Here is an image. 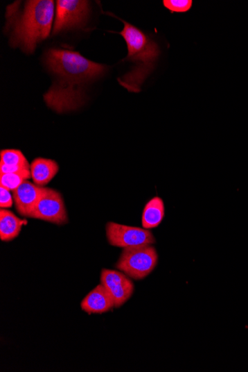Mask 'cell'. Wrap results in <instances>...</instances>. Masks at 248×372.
<instances>
[{
  "instance_id": "obj_1",
  "label": "cell",
  "mask_w": 248,
  "mask_h": 372,
  "mask_svg": "<svg viewBox=\"0 0 248 372\" xmlns=\"http://www.w3.org/2000/svg\"><path fill=\"white\" fill-rule=\"evenodd\" d=\"M45 62L55 81L44 94V100L51 109L59 113L79 108L86 99L84 88L87 83L107 69L79 52L67 49L48 50Z\"/></svg>"
},
{
  "instance_id": "obj_2",
  "label": "cell",
  "mask_w": 248,
  "mask_h": 372,
  "mask_svg": "<svg viewBox=\"0 0 248 372\" xmlns=\"http://www.w3.org/2000/svg\"><path fill=\"white\" fill-rule=\"evenodd\" d=\"M19 2L7 7L6 28L11 29L10 46L19 47L26 54H32L39 42L50 35L55 16L53 0L27 1L22 12Z\"/></svg>"
},
{
  "instance_id": "obj_3",
  "label": "cell",
  "mask_w": 248,
  "mask_h": 372,
  "mask_svg": "<svg viewBox=\"0 0 248 372\" xmlns=\"http://www.w3.org/2000/svg\"><path fill=\"white\" fill-rule=\"evenodd\" d=\"M123 24V28L119 33L128 49V55L123 61L133 63L132 69L118 79L121 86L130 92L139 93L141 87L156 68L161 49L146 33L126 21L117 17Z\"/></svg>"
},
{
  "instance_id": "obj_4",
  "label": "cell",
  "mask_w": 248,
  "mask_h": 372,
  "mask_svg": "<svg viewBox=\"0 0 248 372\" xmlns=\"http://www.w3.org/2000/svg\"><path fill=\"white\" fill-rule=\"evenodd\" d=\"M159 261L158 253L152 244L124 248L116 267L129 278L141 280L146 278Z\"/></svg>"
},
{
  "instance_id": "obj_5",
  "label": "cell",
  "mask_w": 248,
  "mask_h": 372,
  "mask_svg": "<svg viewBox=\"0 0 248 372\" xmlns=\"http://www.w3.org/2000/svg\"><path fill=\"white\" fill-rule=\"evenodd\" d=\"M106 232L111 246L123 249L156 243V238L152 232L144 228L109 222L106 226Z\"/></svg>"
},
{
  "instance_id": "obj_6",
  "label": "cell",
  "mask_w": 248,
  "mask_h": 372,
  "mask_svg": "<svg viewBox=\"0 0 248 372\" xmlns=\"http://www.w3.org/2000/svg\"><path fill=\"white\" fill-rule=\"evenodd\" d=\"M28 218L40 219L58 226L69 221L65 203L57 191L45 187L44 192Z\"/></svg>"
},
{
  "instance_id": "obj_7",
  "label": "cell",
  "mask_w": 248,
  "mask_h": 372,
  "mask_svg": "<svg viewBox=\"0 0 248 372\" xmlns=\"http://www.w3.org/2000/svg\"><path fill=\"white\" fill-rule=\"evenodd\" d=\"M88 1L82 0H58L57 1V14L53 28V35L61 31L81 26L84 24L89 15Z\"/></svg>"
},
{
  "instance_id": "obj_8",
  "label": "cell",
  "mask_w": 248,
  "mask_h": 372,
  "mask_svg": "<svg viewBox=\"0 0 248 372\" xmlns=\"http://www.w3.org/2000/svg\"><path fill=\"white\" fill-rule=\"evenodd\" d=\"M100 284L105 287L112 296L115 307L125 304L135 290V286L127 275L114 270L103 269Z\"/></svg>"
},
{
  "instance_id": "obj_9",
  "label": "cell",
  "mask_w": 248,
  "mask_h": 372,
  "mask_svg": "<svg viewBox=\"0 0 248 372\" xmlns=\"http://www.w3.org/2000/svg\"><path fill=\"white\" fill-rule=\"evenodd\" d=\"M44 189V187H39L27 180L13 191V198L18 214L24 217H29L30 212L43 195Z\"/></svg>"
},
{
  "instance_id": "obj_10",
  "label": "cell",
  "mask_w": 248,
  "mask_h": 372,
  "mask_svg": "<svg viewBox=\"0 0 248 372\" xmlns=\"http://www.w3.org/2000/svg\"><path fill=\"white\" fill-rule=\"evenodd\" d=\"M80 306L89 314H103L112 310L115 304L105 287L100 284L87 295Z\"/></svg>"
},
{
  "instance_id": "obj_11",
  "label": "cell",
  "mask_w": 248,
  "mask_h": 372,
  "mask_svg": "<svg viewBox=\"0 0 248 372\" xmlns=\"http://www.w3.org/2000/svg\"><path fill=\"white\" fill-rule=\"evenodd\" d=\"M30 169L35 184L44 187L57 174L59 165L51 159L37 158L30 164Z\"/></svg>"
},
{
  "instance_id": "obj_12",
  "label": "cell",
  "mask_w": 248,
  "mask_h": 372,
  "mask_svg": "<svg viewBox=\"0 0 248 372\" xmlns=\"http://www.w3.org/2000/svg\"><path fill=\"white\" fill-rule=\"evenodd\" d=\"M26 221L19 219L12 211L0 210V239L3 242H11L16 239Z\"/></svg>"
},
{
  "instance_id": "obj_13",
  "label": "cell",
  "mask_w": 248,
  "mask_h": 372,
  "mask_svg": "<svg viewBox=\"0 0 248 372\" xmlns=\"http://www.w3.org/2000/svg\"><path fill=\"white\" fill-rule=\"evenodd\" d=\"M165 215V207L160 197L150 199L144 208L142 214L143 228L150 230L161 225Z\"/></svg>"
},
{
  "instance_id": "obj_14",
  "label": "cell",
  "mask_w": 248,
  "mask_h": 372,
  "mask_svg": "<svg viewBox=\"0 0 248 372\" xmlns=\"http://www.w3.org/2000/svg\"><path fill=\"white\" fill-rule=\"evenodd\" d=\"M30 177H32L30 169L15 174H0V186L13 192Z\"/></svg>"
},
{
  "instance_id": "obj_15",
  "label": "cell",
  "mask_w": 248,
  "mask_h": 372,
  "mask_svg": "<svg viewBox=\"0 0 248 372\" xmlns=\"http://www.w3.org/2000/svg\"><path fill=\"white\" fill-rule=\"evenodd\" d=\"M1 161L0 164L10 166H20L27 169L30 168L27 159L23 153L18 150H3L0 153Z\"/></svg>"
},
{
  "instance_id": "obj_16",
  "label": "cell",
  "mask_w": 248,
  "mask_h": 372,
  "mask_svg": "<svg viewBox=\"0 0 248 372\" xmlns=\"http://www.w3.org/2000/svg\"><path fill=\"white\" fill-rule=\"evenodd\" d=\"M192 0H163V5L171 13H187L193 7Z\"/></svg>"
},
{
  "instance_id": "obj_17",
  "label": "cell",
  "mask_w": 248,
  "mask_h": 372,
  "mask_svg": "<svg viewBox=\"0 0 248 372\" xmlns=\"http://www.w3.org/2000/svg\"><path fill=\"white\" fill-rule=\"evenodd\" d=\"M0 206L2 209L12 208L14 203V198L11 194V191L0 186Z\"/></svg>"
},
{
  "instance_id": "obj_18",
  "label": "cell",
  "mask_w": 248,
  "mask_h": 372,
  "mask_svg": "<svg viewBox=\"0 0 248 372\" xmlns=\"http://www.w3.org/2000/svg\"><path fill=\"white\" fill-rule=\"evenodd\" d=\"M27 169L20 166H10L6 164H0V174H15L19 172L24 171Z\"/></svg>"
}]
</instances>
